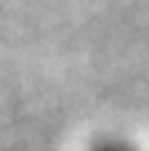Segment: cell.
I'll return each mask as SVG.
<instances>
[{
	"mask_svg": "<svg viewBox=\"0 0 149 151\" xmlns=\"http://www.w3.org/2000/svg\"><path fill=\"white\" fill-rule=\"evenodd\" d=\"M83 151H144V149L123 133H104V135L93 138Z\"/></svg>",
	"mask_w": 149,
	"mask_h": 151,
	"instance_id": "6da1fadb",
	"label": "cell"
}]
</instances>
